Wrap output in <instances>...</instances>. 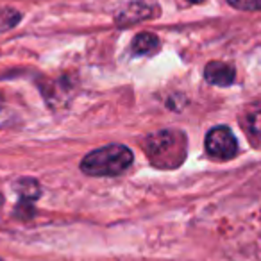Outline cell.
Listing matches in <instances>:
<instances>
[{"mask_svg": "<svg viewBox=\"0 0 261 261\" xmlns=\"http://www.w3.org/2000/svg\"><path fill=\"white\" fill-rule=\"evenodd\" d=\"M143 149L158 168H175L186 158V136L177 129H163L147 136Z\"/></svg>", "mask_w": 261, "mask_h": 261, "instance_id": "1", "label": "cell"}, {"mask_svg": "<svg viewBox=\"0 0 261 261\" xmlns=\"http://www.w3.org/2000/svg\"><path fill=\"white\" fill-rule=\"evenodd\" d=\"M133 165V150L120 143H111L83 158L81 170L93 177L120 175Z\"/></svg>", "mask_w": 261, "mask_h": 261, "instance_id": "2", "label": "cell"}, {"mask_svg": "<svg viewBox=\"0 0 261 261\" xmlns=\"http://www.w3.org/2000/svg\"><path fill=\"white\" fill-rule=\"evenodd\" d=\"M206 150L211 158L217 160H231L238 152V143L231 129L225 125L213 127L206 135Z\"/></svg>", "mask_w": 261, "mask_h": 261, "instance_id": "3", "label": "cell"}, {"mask_svg": "<svg viewBox=\"0 0 261 261\" xmlns=\"http://www.w3.org/2000/svg\"><path fill=\"white\" fill-rule=\"evenodd\" d=\"M160 15V6L154 0H135L127 4L122 11L116 15V25L118 27H130L140 23L143 20L156 18Z\"/></svg>", "mask_w": 261, "mask_h": 261, "instance_id": "4", "label": "cell"}, {"mask_svg": "<svg viewBox=\"0 0 261 261\" xmlns=\"http://www.w3.org/2000/svg\"><path fill=\"white\" fill-rule=\"evenodd\" d=\"M204 77L215 86H229L234 83V68L224 61H211L204 68Z\"/></svg>", "mask_w": 261, "mask_h": 261, "instance_id": "5", "label": "cell"}, {"mask_svg": "<svg viewBox=\"0 0 261 261\" xmlns=\"http://www.w3.org/2000/svg\"><path fill=\"white\" fill-rule=\"evenodd\" d=\"M158 40L156 34L152 33H140L135 36V40L130 41V54L133 56H149L158 48Z\"/></svg>", "mask_w": 261, "mask_h": 261, "instance_id": "6", "label": "cell"}, {"mask_svg": "<svg viewBox=\"0 0 261 261\" xmlns=\"http://www.w3.org/2000/svg\"><path fill=\"white\" fill-rule=\"evenodd\" d=\"M16 192L20 193L22 199L20 200H27V202H34L40 195V186H38L36 181L33 179H22L20 182H16Z\"/></svg>", "mask_w": 261, "mask_h": 261, "instance_id": "7", "label": "cell"}, {"mask_svg": "<svg viewBox=\"0 0 261 261\" xmlns=\"http://www.w3.org/2000/svg\"><path fill=\"white\" fill-rule=\"evenodd\" d=\"M22 20V13L16 11V9L6 8L0 9V33H6V31H11L13 27H16Z\"/></svg>", "mask_w": 261, "mask_h": 261, "instance_id": "8", "label": "cell"}, {"mask_svg": "<svg viewBox=\"0 0 261 261\" xmlns=\"http://www.w3.org/2000/svg\"><path fill=\"white\" fill-rule=\"evenodd\" d=\"M229 6L240 11H261V0H227Z\"/></svg>", "mask_w": 261, "mask_h": 261, "instance_id": "9", "label": "cell"}, {"mask_svg": "<svg viewBox=\"0 0 261 261\" xmlns=\"http://www.w3.org/2000/svg\"><path fill=\"white\" fill-rule=\"evenodd\" d=\"M249 127H250V130H252L254 135L261 136V109L254 111L252 115L249 116Z\"/></svg>", "mask_w": 261, "mask_h": 261, "instance_id": "10", "label": "cell"}, {"mask_svg": "<svg viewBox=\"0 0 261 261\" xmlns=\"http://www.w3.org/2000/svg\"><path fill=\"white\" fill-rule=\"evenodd\" d=\"M186 2H190V4H199V2H202V0H186Z\"/></svg>", "mask_w": 261, "mask_h": 261, "instance_id": "11", "label": "cell"}]
</instances>
